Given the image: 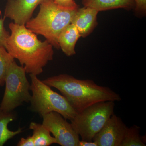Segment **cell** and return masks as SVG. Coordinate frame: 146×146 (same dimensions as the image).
Masks as SVG:
<instances>
[{
    "mask_svg": "<svg viewBox=\"0 0 146 146\" xmlns=\"http://www.w3.org/2000/svg\"><path fill=\"white\" fill-rule=\"evenodd\" d=\"M9 27L11 33L6 42V49L18 59L27 74H42L44 67L53 58V46L46 40H39L25 25L11 22Z\"/></svg>",
    "mask_w": 146,
    "mask_h": 146,
    "instance_id": "obj_1",
    "label": "cell"
},
{
    "mask_svg": "<svg viewBox=\"0 0 146 146\" xmlns=\"http://www.w3.org/2000/svg\"><path fill=\"white\" fill-rule=\"evenodd\" d=\"M42 81L60 91L77 113L99 102L121 100L120 95L112 89L98 85L90 79H78L61 74Z\"/></svg>",
    "mask_w": 146,
    "mask_h": 146,
    "instance_id": "obj_2",
    "label": "cell"
},
{
    "mask_svg": "<svg viewBox=\"0 0 146 146\" xmlns=\"http://www.w3.org/2000/svg\"><path fill=\"white\" fill-rule=\"evenodd\" d=\"M36 17L26 23L27 28L44 36L53 46L59 49L58 39L61 31L72 23L78 9L58 5L53 0H45L40 5Z\"/></svg>",
    "mask_w": 146,
    "mask_h": 146,
    "instance_id": "obj_3",
    "label": "cell"
},
{
    "mask_svg": "<svg viewBox=\"0 0 146 146\" xmlns=\"http://www.w3.org/2000/svg\"><path fill=\"white\" fill-rule=\"evenodd\" d=\"M31 79L30 90L31 91L30 109L40 116L52 112L59 113L71 121L77 113L63 95L58 94L50 86L39 80L37 76L29 74Z\"/></svg>",
    "mask_w": 146,
    "mask_h": 146,
    "instance_id": "obj_4",
    "label": "cell"
},
{
    "mask_svg": "<svg viewBox=\"0 0 146 146\" xmlns=\"http://www.w3.org/2000/svg\"><path fill=\"white\" fill-rule=\"evenodd\" d=\"M115 102L97 103L77 113L71 123L82 141H92L114 113Z\"/></svg>",
    "mask_w": 146,
    "mask_h": 146,
    "instance_id": "obj_5",
    "label": "cell"
},
{
    "mask_svg": "<svg viewBox=\"0 0 146 146\" xmlns=\"http://www.w3.org/2000/svg\"><path fill=\"white\" fill-rule=\"evenodd\" d=\"M26 74L23 67L17 65L15 60L12 62L6 76L5 91L0 104V107L4 111L12 112L23 103L30 102V84Z\"/></svg>",
    "mask_w": 146,
    "mask_h": 146,
    "instance_id": "obj_6",
    "label": "cell"
},
{
    "mask_svg": "<svg viewBox=\"0 0 146 146\" xmlns=\"http://www.w3.org/2000/svg\"><path fill=\"white\" fill-rule=\"evenodd\" d=\"M42 124L53 135L56 144L61 146H78L79 136L71 123L59 113L52 112L42 117Z\"/></svg>",
    "mask_w": 146,
    "mask_h": 146,
    "instance_id": "obj_7",
    "label": "cell"
},
{
    "mask_svg": "<svg viewBox=\"0 0 146 146\" xmlns=\"http://www.w3.org/2000/svg\"><path fill=\"white\" fill-rule=\"evenodd\" d=\"M127 126L113 114L93 139L98 146H121Z\"/></svg>",
    "mask_w": 146,
    "mask_h": 146,
    "instance_id": "obj_8",
    "label": "cell"
},
{
    "mask_svg": "<svg viewBox=\"0 0 146 146\" xmlns=\"http://www.w3.org/2000/svg\"><path fill=\"white\" fill-rule=\"evenodd\" d=\"M45 0H8L5 9V18H10L15 23L25 25L38 5Z\"/></svg>",
    "mask_w": 146,
    "mask_h": 146,
    "instance_id": "obj_9",
    "label": "cell"
},
{
    "mask_svg": "<svg viewBox=\"0 0 146 146\" xmlns=\"http://www.w3.org/2000/svg\"><path fill=\"white\" fill-rule=\"evenodd\" d=\"M98 12L96 9L91 7H84L78 9L71 23L74 25L81 37L88 36L96 27Z\"/></svg>",
    "mask_w": 146,
    "mask_h": 146,
    "instance_id": "obj_10",
    "label": "cell"
},
{
    "mask_svg": "<svg viewBox=\"0 0 146 146\" xmlns=\"http://www.w3.org/2000/svg\"><path fill=\"white\" fill-rule=\"evenodd\" d=\"M81 37L74 24L71 23L61 31L58 36V42L59 48L67 56L76 54L75 48L78 40Z\"/></svg>",
    "mask_w": 146,
    "mask_h": 146,
    "instance_id": "obj_11",
    "label": "cell"
},
{
    "mask_svg": "<svg viewBox=\"0 0 146 146\" xmlns=\"http://www.w3.org/2000/svg\"><path fill=\"white\" fill-rule=\"evenodd\" d=\"M82 4L99 12L119 8L129 10L135 7L134 0H82Z\"/></svg>",
    "mask_w": 146,
    "mask_h": 146,
    "instance_id": "obj_12",
    "label": "cell"
},
{
    "mask_svg": "<svg viewBox=\"0 0 146 146\" xmlns=\"http://www.w3.org/2000/svg\"><path fill=\"white\" fill-rule=\"evenodd\" d=\"M16 119L17 114L16 112H5L0 107V146H3L9 140L23 132L22 128H19L15 131L9 129L8 125L9 123Z\"/></svg>",
    "mask_w": 146,
    "mask_h": 146,
    "instance_id": "obj_13",
    "label": "cell"
},
{
    "mask_svg": "<svg viewBox=\"0 0 146 146\" xmlns=\"http://www.w3.org/2000/svg\"><path fill=\"white\" fill-rule=\"evenodd\" d=\"M29 129L33 130V138L35 146H49L56 144L54 137L50 135V132L43 124L33 122L30 124Z\"/></svg>",
    "mask_w": 146,
    "mask_h": 146,
    "instance_id": "obj_14",
    "label": "cell"
},
{
    "mask_svg": "<svg viewBox=\"0 0 146 146\" xmlns=\"http://www.w3.org/2000/svg\"><path fill=\"white\" fill-rule=\"evenodd\" d=\"M140 135V127L133 125L127 129L121 146H145Z\"/></svg>",
    "mask_w": 146,
    "mask_h": 146,
    "instance_id": "obj_15",
    "label": "cell"
},
{
    "mask_svg": "<svg viewBox=\"0 0 146 146\" xmlns=\"http://www.w3.org/2000/svg\"><path fill=\"white\" fill-rule=\"evenodd\" d=\"M14 58L7 51L5 47L0 46V87L5 84L7 74Z\"/></svg>",
    "mask_w": 146,
    "mask_h": 146,
    "instance_id": "obj_16",
    "label": "cell"
},
{
    "mask_svg": "<svg viewBox=\"0 0 146 146\" xmlns=\"http://www.w3.org/2000/svg\"><path fill=\"white\" fill-rule=\"evenodd\" d=\"M5 18H0V46H5L6 42L10 34L4 27Z\"/></svg>",
    "mask_w": 146,
    "mask_h": 146,
    "instance_id": "obj_17",
    "label": "cell"
},
{
    "mask_svg": "<svg viewBox=\"0 0 146 146\" xmlns=\"http://www.w3.org/2000/svg\"><path fill=\"white\" fill-rule=\"evenodd\" d=\"M135 11L136 13L145 15L146 12V0H134Z\"/></svg>",
    "mask_w": 146,
    "mask_h": 146,
    "instance_id": "obj_18",
    "label": "cell"
},
{
    "mask_svg": "<svg viewBox=\"0 0 146 146\" xmlns=\"http://www.w3.org/2000/svg\"><path fill=\"white\" fill-rule=\"evenodd\" d=\"M54 1L58 4L64 7L68 8H78L75 0H53Z\"/></svg>",
    "mask_w": 146,
    "mask_h": 146,
    "instance_id": "obj_19",
    "label": "cell"
},
{
    "mask_svg": "<svg viewBox=\"0 0 146 146\" xmlns=\"http://www.w3.org/2000/svg\"><path fill=\"white\" fill-rule=\"evenodd\" d=\"M18 146H35L32 136H29L26 138H22L17 144Z\"/></svg>",
    "mask_w": 146,
    "mask_h": 146,
    "instance_id": "obj_20",
    "label": "cell"
},
{
    "mask_svg": "<svg viewBox=\"0 0 146 146\" xmlns=\"http://www.w3.org/2000/svg\"><path fill=\"white\" fill-rule=\"evenodd\" d=\"M78 146H98L96 143L94 141H81L79 142Z\"/></svg>",
    "mask_w": 146,
    "mask_h": 146,
    "instance_id": "obj_21",
    "label": "cell"
}]
</instances>
